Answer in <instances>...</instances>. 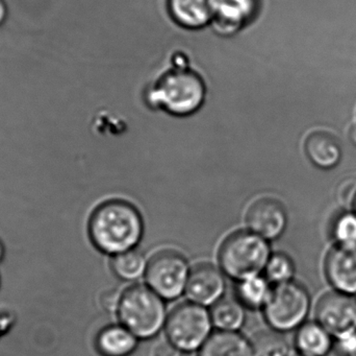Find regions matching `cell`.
<instances>
[{
  "mask_svg": "<svg viewBox=\"0 0 356 356\" xmlns=\"http://www.w3.org/2000/svg\"><path fill=\"white\" fill-rule=\"evenodd\" d=\"M168 8L175 22L186 29L205 26L215 16V0H168Z\"/></svg>",
  "mask_w": 356,
  "mask_h": 356,
  "instance_id": "13",
  "label": "cell"
},
{
  "mask_svg": "<svg viewBox=\"0 0 356 356\" xmlns=\"http://www.w3.org/2000/svg\"><path fill=\"white\" fill-rule=\"evenodd\" d=\"M324 273L334 291L356 296V248L334 245L326 254Z\"/></svg>",
  "mask_w": 356,
  "mask_h": 356,
  "instance_id": "10",
  "label": "cell"
},
{
  "mask_svg": "<svg viewBox=\"0 0 356 356\" xmlns=\"http://www.w3.org/2000/svg\"><path fill=\"white\" fill-rule=\"evenodd\" d=\"M349 136H350L351 142L356 146V125H353V129L350 130Z\"/></svg>",
  "mask_w": 356,
  "mask_h": 356,
  "instance_id": "28",
  "label": "cell"
},
{
  "mask_svg": "<svg viewBox=\"0 0 356 356\" xmlns=\"http://www.w3.org/2000/svg\"><path fill=\"white\" fill-rule=\"evenodd\" d=\"M148 263L143 253L129 250L115 255L112 261V270L117 277L124 281H135L146 274Z\"/></svg>",
  "mask_w": 356,
  "mask_h": 356,
  "instance_id": "20",
  "label": "cell"
},
{
  "mask_svg": "<svg viewBox=\"0 0 356 356\" xmlns=\"http://www.w3.org/2000/svg\"><path fill=\"white\" fill-rule=\"evenodd\" d=\"M181 351L175 347L172 343L161 342L154 347L152 356H180Z\"/></svg>",
  "mask_w": 356,
  "mask_h": 356,
  "instance_id": "26",
  "label": "cell"
},
{
  "mask_svg": "<svg viewBox=\"0 0 356 356\" xmlns=\"http://www.w3.org/2000/svg\"><path fill=\"white\" fill-rule=\"evenodd\" d=\"M252 0H215L213 20L222 29L242 25L252 13Z\"/></svg>",
  "mask_w": 356,
  "mask_h": 356,
  "instance_id": "19",
  "label": "cell"
},
{
  "mask_svg": "<svg viewBox=\"0 0 356 356\" xmlns=\"http://www.w3.org/2000/svg\"><path fill=\"white\" fill-rule=\"evenodd\" d=\"M143 233L141 213L125 201L102 203L90 217V238L94 246L106 254L115 256L134 250L141 242Z\"/></svg>",
  "mask_w": 356,
  "mask_h": 356,
  "instance_id": "1",
  "label": "cell"
},
{
  "mask_svg": "<svg viewBox=\"0 0 356 356\" xmlns=\"http://www.w3.org/2000/svg\"><path fill=\"white\" fill-rule=\"evenodd\" d=\"M289 356H305V355H300V353H295V355H289Z\"/></svg>",
  "mask_w": 356,
  "mask_h": 356,
  "instance_id": "31",
  "label": "cell"
},
{
  "mask_svg": "<svg viewBox=\"0 0 356 356\" xmlns=\"http://www.w3.org/2000/svg\"><path fill=\"white\" fill-rule=\"evenodd\" d=\"M264 273V276L269 280L272 286H280L294 281L296 265L294 261L286 253H272Z\"/></svg>",
  "mask_w": 356,
  "mask_h": 356,
  "instance_id": "21",
  "label": "cell"
},
{
  "mask_svg": "<svg viewBox=\"0 0 356 356\" xmlns=\"http://www.w3.org/2000/svg\"><path fill=\"white\" fill-rule=\"evenodd\" d=\"M205 98L201 77L190 69L177 68L163 75L152 91V100L171 114L190 115L200 108Z\"/></svg>",
  "mask_w": 356,
  "mask_h": 356,
  "instance_id": "4",
  "label": "cell"
},
{
  "mask_svg": "<svg viewBox=\"0 0 356 356\" xmlns=\"http://www.w3.org/2000/svg\"><path fill=\"white\" fill-rule=\"evenodd\" d=\"M316 321L321 324L334 340L356 332V296L343 293H326L315 307Z\"/></svg>",
  "mask_w": 356,
  "mask_h": 356,
  "instance_id": "8",
  "label": "cell"
},
{
  "mask_svg": "<svg viewBox=\"0 0 356 356\" xmlns=\"http://www.w3.org/2000/svg\"><path fill=\"white\" fill-rule=\"evenodd\" d=\"M253 356H289V344L282 332H259L251 343Z\"/></svg>",
  "mask_w": 356,
  "mask_h": 356,
  "instance_id": "22",
  "label": "cell"
},
{
  "mask_svg": "<svg viewBox=\"0 0 356 356\" xmlns=\"http://www.w3.org/2000/svg\"><path fill=\"white\" fill-rule=\"evenodd\" d=\"M342 356H356V332L334 340V346Z\"/></svg>",
  "mask_w": 356,
  "mask_h": 356,
  "instance_id": "24",
  "label": "cell"
},
{
  "mask_svg": "<svg viewBox=\"0 0 356 356\" xmlns=\"http://www.w3.org/2000/svg\"><path fill=\"white\" fill-rule=\"evenodd\" d=\"M121 298H122V294H120L118 291H106L102 294L100 303H102V307H104V311L113 313V311H118Z\"/></svg>",
  "mask_w": 356,
  "mask_h": 356,
  "instance_id": "25",
  "label": "cell"
},
{
  "mask_svg": "<svg viewBox=\"0 0 356 356\" xmlns=\"http://www.w3.org/2000/svg\"><path fill=\"white\" fill-rule=\"evenodd\" d=\"M332 238L336 246L356 248V213L341 212L332 222Z\"/></svg>",
  "mask_w": 356,
  "mask_h": 356,
  "instance_id": "23",
  "label": "cell"
},
{
  "mask_svg": "<svg viewBox=\"0 0 356 356\" xmlns=\"http://www.w3.org/2000/svg\"><path fill=\"white\" fill-rule=\"evenodd\" d=\"M236 299L249 309H264L273 288L265 276L255 275L240 280L236 284Z\"/></svg>",
  "mask_w": 356,
  "mask_h": 356,
  "instance_id": "17",
  "label": "cell"
},
{
  "mask_svg": "<svg viewBox=\"0 0 356 356\" xmlns=\"http://www.w3.org/2000/svg\"><path fill=\"white\" fill-rule=\"evenodd\" d=\"M98 350L104 356H127L138 345V338L124 325H110L98 334Z\"/></svg>",
  "mask_w": 356,
  "mask_h": 356,
  "instance_id": "16",
  "label": "cell"
},
{
  "mask_svg": "<svg viewBox=\"0 0 356 356\" xmlns=\"http://www.w3.org/2000/svg\"><path fill=\"white\" fill-rule=\"evenodd\" d=\"M295 344L300 355L327 356L334 349V338L317 321L305 322L297 330Z\"/></svg>",
  "mask_w": 356,
  "mask_h": 356,
  "instance_id": "14",
  "label": "cell"
},
{
  "mask_svg": "<svg viewBox=\"0 0 356 356\" xmlns=\"http://www.w3.org/2000/svg\"><path fill=\"white\" fill-rule=\"evenodd\" d=\"M249 230L269 240H277L288 227V212L282 202L265 198L251 205L246 215Z\"/></svg>",
  "mask_w": 356,
  "mask_h": 356,
  "instance_id": "9",
  "label": "cell"
},
{
  "mask_svg": "<svg viewBox=\"0 0 356 356\" xmlns=\"http://www.w3.org/2000/svg\"><path fill=\"white\" fill-rule=\"evenodd\" d=\"M191 270L188 261L175 251L154 255L146 270V281L164 300H175L186 293Z\"/></svg>",
  "mask_w": 356,
  "mask_h": 356,
  "instance_id": "7",
  "label": "cell"
},
{
  "mask_svg": "<svg viewBox=\"0 0 356 356\" xmlns=\"http://www.w3.org/2000/svg\"><path fill=\"white\" fill-rule=\"evenodd\" d=\"M165 327L169 342L180 351L191 353L209 340L213 325L211 313L204 307L188 302L171 311Z\"/></svg>",
  "mask_w": 356,
  "mask_h": 356,
  "instance_id": "6",
  "label": "cell"
},
{
  "mask_svg": "<svg viewBox=\"0 0 356 356\" xmlns=\"http://www.w3.org/2000/svg\"><path fill=\"white\" fill-rule=\"evenodd\" d=\"M8 8L4 0H0V26L6 22L8 18Z\"/></svg>",
  "mask_w": 356,
  "mask_h": 356,
  "instance_id": "27",
  "label": "cell"
},
{
  "mask_svg": "<svg viewBox=\"0 0 356 356\" xmlns=\"http://www.w3.org/2000/svg\"><path fill=\"white\" fill-rule=\"evenodd\" d=\"M3 257H4L3 242H2L1 240H0V261H1L2 259H3Z\"/></svg>",
  "mask_w": 356,
  "mask_h": 356,
  "instance_id": "29",
  "label": "cell"
},
{
  "mask_svg": "<svg viewBox=\"0 0 356 356\" xmlns=\"http://www.w3.org/2000/svg\"><path fill=\"white\" fill-rule=\"evenodd\" d=\"M199 356H253L252 346L238 332L219 330L201 347Z\"/></svg>",
  "mask_w": 356,
  "mask_h": 356,
  "instance_id": "15",
  "label": "cell"
},
{
  "mask_svg": "<svg viewBox=\"0 0 356 356\" xmlns=\"http://www.w3.org/2000/svg\"><path fill=\"white\" fill-rule=\"evenodd\" d=\"M246 307L238 299L222 298L211 311L213 327L221 332H236L246 321Z\"/></svg>",
  "mask_w": 356,
  "mask_h": 356,
  "instance_id": "18",
  "label": "cell"
},
{
  "mask_svg": "<svg viewBox=\"0 0 356 356\" xmlns=\"http://www.w3.org/2000/svg\"><path fill=\"white\" fill-rule=\"evenodd\" d=\"M225 291L223 271L202 263L191 271L186 293L191 302L202 307H213L221 300Z\"/></svg>",
  "mask_w": 356,
  "mask_h": 356,
  "instance_id": "11",
  "label": "cell"
},
{
  "mask_svg": "<svg viewBox=\"0 0 356 356\" xmlns=\"http://www.w3.org/2000/svg\"><path fill=\"white\" fill-rule=\"evenodd\" d=\"M305 153L309 161L322 171L336 169L343 156L339 140L326 132L311 134L305 141Z\"/></svg>",
  "mask_w": 356,
  "mask_h": 356,
  "instance_id": "12",
  "label": "cell"
},
{
  "mask_svg": "<svg viewBox=\"0 0 356 356\" xmlns=\"http://www.w3.org/2000/svg\"><path fill=\"white\" fill-rule=\"evenodd\" d=\"M311 309L309 291L302 284L291 281L274 286L264 307V315L272 330L284 334L298 330L307 322Z\"/></svg>",
  "mask_w": 356,
  "mask_h": 356,
  "instance_id": "5",
  "label": "cell"
},
{
  "mask_svg": "<svg viewBox=\"0 0 356 356\" xmlns=\"http://www.w3.org/2000/svg\"><path fill=\"white\" fill-rule=\"evenodd\" d=\"M117 313L121 324L143 340L156 336L168 319L164 299L148 286H131L125 291Z\"/></svg>",
  "mask_w": 356,
  "mask_h": 356,
  "instance_id": "2",
  "label": "cell"
},
{
  "mask_svg": "<svg viewBox=\"0 0 356 356\" xmlns=\"http://www.w3.org/2000/svg\"><path fill=\"white\" fill-rule=\"evenodd\" d=\"M269 242L254 232L238 231L226 238L219 252L222 271L240 281L261 275L271 257Z\"/></svg>",
  "mask_w": 356,
  "mask_h": 356,
  "instance_id": "3",
  "label": "cell"
},
{
  "mask_svg": "<svg viewBox=\"0 0 356 356\" xmlns=\"http://www.w3.org/2000/svg\"><path fill=\"white\" fill-rule=\"evenodd\" d=\"M353 211H355V212L356 213V192L355 194V198H353Z\"/></svg>",
  "mask_w": 356,
  "mask_h": 356,
  "instance_id": "30",
  "label": "cell"
}]
</instances>
